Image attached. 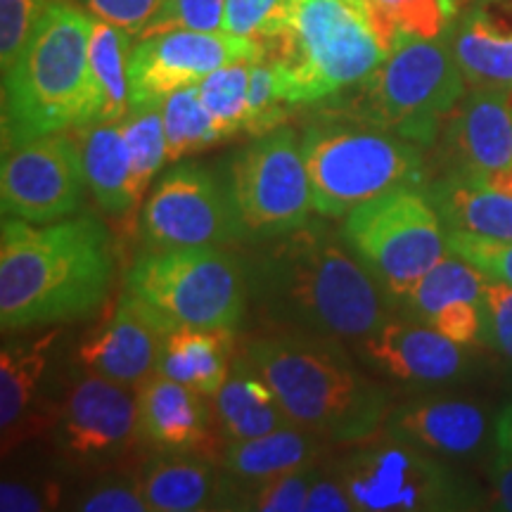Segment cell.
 I'll use <instances>...</instances> for the list:
<instances>
[{"label": "cell", "instance_id": "83f0119b", "mask_svg": "<svg viewBox=\"0 0 512 512\" xmlns=\"http://www.w3.org/2000/svg\"><path fill=\"white\" fill-rule=\"evenodd\" d=\"M131 34L93 17L88 64H91V112L88 124H121L131 110L128 55Z\"/></svg>", "mask_w": 512, "mask_h": 512}, {"label": "cell", "instance_id": "5b68a950", "mask_svg": "<svg viewBox=\"0 0 512 512\" xmlns=\"http://www.w3.org/2000/svg\"><path fill=\"white\" fill-rule=\"evenodd\" d=\"M259 43L290 107L358 86L387 57L366 10L354 0H302L290 29Z\"/></svg>", "mask_w": 512, "mask_h": 512}, {"label": "cell", "instance_id": "74e56055", "mask_svg": "<svg viewBox=\"0 0 512 512\" xmlns=\"http://www.w3.org/2000/svg\"><path fill=\"white\" fill-rule=\"evenodd\" d=\"M53 0H0V67L15 64Z\"/></svg>", "mask_w": 512, "mask_h": 512}, {"label": "cell", "instance_id": "4fadbf2b", "mask_svg": "<svg viewBox=\"0 0 512 512\" xmlns=\"http://www.w3.org/2000/svg\"><path fill=\"white\" fill-rule=\"evenodd\" d=\"M88 188L81 147L64 133H50L3 152L0 207L3 216L53 223L74 216Z\"/></svg>", "mask_w": 512, "mask_h": 512}, {"label": "cell", "instance_id": "4dcf8cb0", "mask_svg": "<svg viewBox=\"0 0 512 512\" xmlns=\"http://www.w3.org/2000/svg\"><path fill=\"white\" fill-rule=\"evenodd\" d=\"M484 285L486 275L477 266L460 259L458 254L448 252L437 266H432L415 283L413 290L403 297L399 309L408 318L430 323L434 313H439L446 304L458 302V299L484 302Z\"/></svg>", "mask_w": 512, "mask_h": 512}, {"label": "cell", "instance_id": "b9f144b4", "mask_svg": "<svg viewBox=\"0 0 512 512\" xmlns=\"http://www.w3.org/2000/svg\"><path fill=\"white\" fill-rule=\"evenodd\" d=\"M83 10L140 38L164 10L166 0H79Z\"/></svg>", "mask_w": 512, "mask_h": 512}, {"label": "cell", "instance_id": "2e32d148", "mask_svg": "<svg viewBox=\"0 0 512 512\" xmlns=\"http://www.w3.org/2000/svg\"><path fill=\"white\" fill-rule=\"evenodd\" d=\"M178 328L166 313L126 290L110 318L79 344V361L88 373L138 389L157 373L166 337Z\"/></svg>", "mask_w": 512, "mask_h": 512}, {"label": "cell", "instance_id": "8d00e7d4", "mask_svg": "<svg viewBox=\"0 0 512 512\" xmlns=\"http://www.w3.org/2000/svg\"><path fill=\"white\" fill-rule=\"evenodd\" d=\"M287 102L280 95V81L273 62L266 57L252 60V72H249V110L245 131L252 136H264L283 124L287 117Z\"/></svg>", "mask_w": 512, "mask_h": 512}, {"label": "cell", "instance_id": "e575fe53", "mask_svg": "<svg viewBox=\"0 0 512 512\" xmlns=\"http://www.w3.org/2000/svg\"><path fill=\"white\" fill-rule=\"evenodd\" d=\"M318 467H302V470L285 472V475L264 479V482L245 484L238 482V505L235 510H259V512H304L306 498Z\"/></svg>", "mask_w": 512, "mask_h": 512}, {"label": "cell", "instance_id": "cb8c5ba5", "mask_svg": "<svg viewBox=\"0 0 512 512\" xmlns=\"http://www.w3.org/2000/svg\"><path fill=\"white\" fill-rule=\"evenodd\" d=\"M235 330L178 325L166 337L157 373L188 384L214 399L226 384L235 361Z\"/></svg>", "mask_w": 512, "mask_h": 512}, {"label": "cell", "instance_id": "d6a6232c", "mask_svg": "<svg viewBox=\"0 0 512 512\" xmlns=\"http://www.w3.org/2000/svg\"><path fill=\"white\" fill-rule=\"evenodd\" d=\"M119 128L128 152V162H131L133 188H136L138 197H143V190L155 181L164 162H169L162 102L131 105Z\"/></svg>", "mask_w": 512, "mask_h": 512}, {"label": "cell", "instance_id": "ba28073f", "mask_svg": "<svg viewBox=\"0 0 512 512\" xmlns=\"http://www.w3.org/2000/svg\"><path fill=\"white\" fill-rule=\"evenodd\" d=\"M126 290L188 328L235 330L249 306L245 256L219 245L150 247L128 268Z\"/></svg>", "mask_w": 512, "mask_h": 512}, {"label": "cell", "instance_id": "9c48e42d", "mask_svg": "<svg viewBox=\"0 0 512 512\" xmlns=\"http://www.w3.org/2000/svg\"><path fill=\"white\" fill-rule=\"evenodd\" d=\"M342 238L392 306L448 254L444 221L420 185H403L356 207L344 219Z\"/></svg>", "mask_w": 512, "mask_h": 512}, {"label": "cell", "instance_id": "8992f818", "mask_svg": "<svg viewBox=\"0 0 512 512\" xmlns=\"http://www.w3.org/2000/svg\"><path fill=\"white\" fill-rule=\"evenodd\" d=\"M299 143L313 211L323 219H342L384 192L422 183L420 147L368 121H320L306 128Z\"/></svg>", "mask_w": 512, "mask_h": 512}, {"label": "cell", "instance_id": "f35d334b", "mask_svg": "<svg viewBox=\"0 0 512 512\" xmlns=\"http://www.w3.org/2000/svg\"><path fill=\"white\" fill-rule=\"evenodd\" d=\"M448 252L477 266L486 278L512 285V240H486L475 235L446 230Z\"/></svg>", "mask_w": 512, "mask_h": 512}, {"label": "cell", "instance_id": "1f68e13d", "mask_svg": "<svg viewBox=\"0 0 512 512\" xmlns=\"http://www.w3.org/2000/svg\"><path fill=\"white\" fill-rule=\"evenodd\" d=\"M162 117L166 133V155L169 162L209 150L221 140L223 131L200 98V86H185L162 100Z\"/></svg>", "mask_w": 512, "mask_h": 512}, {"label": "cell", "instance_id": "681fc988", "mask_svg": "<svg viewBox=\"0 0 512 512\" xmlns=\"http://www.w3.org/2000/svg\"><path fill=\"white\" fill-rule=\"evenodd\" d=\"M460 176H463V174H460ZM467 178H470V176H467ZM472 181L482 183V185H486V188H491V190L505 192V195L512 197V162L508 166H503L501 171H494V174L472 178Z\"/></svg>", "mask_w": 512, "mask_h": 512}, {"label": "cell", "instance_id": "603a6c76", "mask_svg": "<svg viewBox=\"0 0 512 512\" xmlns=\"http://www.w3.org/2000/svg\"><path fill=\"white\" fill-rule=\"evenodd\" d=\"M211 401L221 437L226 441H245L285 427H299L245 354L235 356L226 384Z\"/></svg>", "mask_w": 512, "mask_h": 512}, {"label": "cell", "instance_id": "e0dca14e", "mask_svg": "<svg viewBox=\"0 0 512 512\" xmlns=\"http://www.w3.org/2000/svg\"><path fill=\"white\" fill-rule=\"evenodd\" d=\"M351 349L368 368L399 382L446 384L470 370V347L413 318H387L377 330L354 339Z\"/></svg>", "mask_w": 512, "mask_h": 512}, {"label": "cell", "instance_id": "7bdbcfd3", "mask_svg": "<svg viewBox=\"0 0 512 512\" xmlns=\"http://www.w3.org/2000/svg\"><path fill=\"white\" fill-rule=\"evenodd\" d=\"M74 508L86 512H152L140 479L133 482L128 477L105 479L88 494H83Z\"/></svg>", "mask_w": 512, "mask_h": 512}, {"label": "cell", "instance_id": "f546056e", "mask_svg": "<svg viewBox=\"0 0 512 512\" xmlns=\"http://www.w3.org/2000/svg\"><path fill=\"white\" fill-rule=\"evenodd\" d=\"M470 0H361L387 55L408 38H441Z\"/></svg>", "mask_w": 512, "mask_h": 512}, {"label": "cell", "instance_id": "4316f807", "mask_svg": "<svg viewBox=\"0 0 512 512\" xmlns=\"http://www.w3.org/2000/svg\"><path fill=\"white\" fill-rule=\"evenodd\" d=\"M323 444L325 439H320L318 434L302 427H285V430L261 434L254 439L226 441L221 465L238 482L256 484L316 465L318 456L323 453Z\"/></svg>", "mask_w": 512, "mask_h": 512}, {"label": "cell", "instance_id": "c3c4849f", "mask_svg": "<svg viewBox=\"0 0 512 512\" xmlns=\"http://www.w3.org/2000/svg\"><path fill=\"white\" fill-rule=\"evenodd\" d=\"M498 451H512V401L505 403L494 425Z\"/></svg>", "mask_w": 512, "mask_h": 512}, {"label": "cell", "instance_id": "9a60e30c", "mask_svg": "<svg viewBox=\"0 0 512 512\" xmlns=\"http://www.w3.org/2000/svg\"><path fill=\"white\" fill-rule=\"evenodd\" d=\"M57 451L74 463H107L136 444L138 394L105 377L86 373L74 382L55 420Z\"/></svg>", "mask_w": 512, "mask_h": 512}, {"label": "cell", "instance_id": "ab89813d", "mask_svg": "<svg viewBox=\"0 0 512 512\" xmlns=\"http://www.w3.org/2000/svg\"><path fill=\"white\" fill-rule=\"evenodd\" d=\"M228 0H166L164 10L143 36L169 29L223 31ZM140 36V38H143Z\"/></svg>", "mask_w": 512, "mask_h": 512}, {"label": "cell", "instance_id": "277c9868", "mask_svg": "<svg viewBox=\"0 0 512 512\" xmlns=\"http://www.w3.org/2000/svg\"><path fill=\"white\" fill-rule=\"evenodd\" d=\"M93 15L53 0L15 64L3 74V152L86 126L91 112Z\"/></svg>", "mask_w": 512, "mask_h": 512}, {"label": "cell", "instance_id": "bcb514c9", "mask_svg": "<svg viewBox=\"0 0 512 512\" xmlns=\"http://www.w3.org/2000/svg\"><path fill=\"white\" fill-rule=\"evenodd\" d=\"M306 510L309 512H349L354 510V503L344 489L342 479L335 470L330 475H323V472H316L313 477L309 498H306Z\"/></svg>", "mask_w": 512, "mask_h": 512}, {"label": "cell", "instance_id": "7402d4cb", "mask_svg": "<svg viewBox=\"0 0 512 512\" xmlns=\"http://www.w3.org/2000/svg\"><path fill=\"white\" fill-rule=\"evenodd\" d=\"M382 432L437 456L463 458L482 448L489 418L477 403L437 396L389 408Z\"/></svg>", "mask_w": 512, "mask_h": 512}, {"label": "cell", "instance_id": "6da1fadb", "mask_svg": "<svg viewBox=\"0 0 512 512\" xmlns=\"http://www.w3.org/2000/svg\"><path fill=\"white\" fill-rule=\"evenodd\" d=\"M245 264L249 304L275 330L354 342L389 318L382 287L325 221L261 240Z\"/></svg>", "mask_w": 512, "mask_h": 512}, {"label": "cell", "instance_id": "3957f363", "mask_svg": "<svg viewBox=\"0 0 512 512\" xmlns=\"http://www.w3.org/2000/svg\"><path fill=\"white\" fill-rule=\"evenodd\" d=\"M302 430L358 444L382 430L389 396L358 370L342 339L297 330L254 337L242 351Z\"/></svg>", "mask_w": 512, "mask_h": 512}, {"label": "cell", "instance_id": "30bf717a", "mask_svg": "<svg viewBox=\"0 0 512 512\" xmlns=\"http://www.w3.org/2000/svg\"><path fill=\"white\" fill-rule=\"evenodd\" d=\"M335 465L344 489L361 512H439L475 508V494L437 453L384 432Z\"/></svg>", "mask_w": 512, "mask_h": 512}, {"label": "cell", "instance_id": "836d02e7", "mask_svg": "<svg viewBox=\"0 0 512 512\" xmlns=\"http://www.w3.org/2000/svg\"><path fill=\"white\" fill-rule=\"evenodd\" d=\"M249 72H252V60H235L214 69L207 79L197 83L202 102L226 138L245 131L249 110Z\"/></svg>", "mask_w": 512, "mask_h": 512}, {"label": "cell", "instance_id": "8fae6325", "mask_svg": "<svg viewBox=\"0 0 512 512\" xmlns=\"http://www.w3.org/2000/svg\"><path fill=\"white\" fill-rule=\"evenodd\" d=\"M230 197L247 240L261 242L311 221L313 195L302 143L290 126L256 136L230 162Z\"/></svg>", "mask_w": 512, "mask_h": 512}, {"label": "cell", "instance_id": "f907efd6", "mask_svg": "<svg viewBox=\"0 0 512 512\" xmlns=\"http://www.w3.org/2000/svg\"><path fill=\"white\" fill-rule=\"evenodd\" d=\"M354 3H361V0H354Z\"/></svg>", "mask_w": 512, "mask_h": 512}, {"label": "cell", "instance_id": "484cf974", "mask_svg": "<svg viewBox=\"0 0 512 512\" xmlns=\"http://www.w3.org/2000/svg\"><path fill=\"white\" fill-rule=\"evenodd\" d=\"M425 192L446 230L486 240H512V197L505 192L486 188L453 171L427 185Z\"/></svg>", "mask_w": 512, "mask_h": 512}, {"label": "cell", "instance_id": "7a4b0ae2", "mask_svg": "<svg viewBox=\"0 0 512 512\" xmlns=\"http://www.w3.org/2000/svg\"><path fill=\"white\" fill-rule=\"evenodd\" d=\"M114 278L112 238L93 216L29 223L3 216L0 328L74 323L105 304Z\"/></svg>", "mask_w": 512, "mask_h": 512}, {"label": "cell", "instance_id": "f1b7e54d", "mask_svg": "<svg viewBox=\"0 0 512 512\" xmlns=\"http://www.w3.org/2000/svg\"><path fill=\"white\" fill-rule=\"evenodd\" d=\"M81 155L88 190L110 214H124L140 197L119 124L81 126Z\"/></svg>", "mask_w": 512, "mask_h": 512}, {"label": "cell", "instance_id": "7c38bea8", "mask_svg": "<svg viewBox=\"0 0 512 512\" xmlns=\"http://www.w3.org/2000/svg\"><path fill=\"white\" fill-rule=\"evenodd\" d=\"M140 228L147 247H228L247 240L228 181L200 164H176L147 197Z\"/></svg>", "mask_w": 512, "mask_h": 512}, {"label": "cell", "instance_id": "d590c367", "mask_svg": "<svg viewBox=\"0 0 512 512\" xmlns=\"http://www.w3.org/2000/svg\"><path fill=\"white\" fill-rule=\"evenodd\" d=\"M302 0H228L223 31L249 38V41H266L290 29Z\"/></svg>", "mask_w": 512, "mask_h": 512}, {"label": "cell", "instance_id": "60d3db41", "mask_svg": "<svg viewBox=\"0 0 512 512\" xmlns=\"http://www.w3.org/2000/svg\"><path fill=\"white\" fill-rule=\"evenodd\" d=\"M484 344L512 363V285L486 278Z\"/></svg>", "mask_w": 512, "mask_h": 512}, {"label": "cell", "instance_id": "ee69618b", "mask_svg": "<svg viewBox=\"0 0 512 512\" xmlns=\"http://www.w3.org/2000/svg\"><path fill=\"white\" fill-rule=\"evenodd\" d=\"M484 302H470V299H458V302L446 304L439 313H434L427 325L439 330L441 335L453 339L463 347H477L484 344Z\"/></svg>", "mask_w": 512, "mask_h": 512}, {"label": "cell", "instance_id": "f6af8a7d", "mask_svg": "<svg viewBox=\"0 0 512 512\" xmlns=\"http://www.w3.org/2000/svg\"><path fill=\"white\" fill-rule=\"evenodd\" d=\"M57 503L55 486L17 482V479H3L0 484V510L3 512H41L53 510Z\"/></svg>", "mask_w": 512, "mask_h": 512}, {"label": "cell", "instance_id": "d4e9b609", "mask_svg": "<svg viewBox=\"0 0 512 512\" xmlns=\"http://www.w3.org/2000/svg\"><path fill=\"white\" fill-rule=\"evenodd\" d=\"M55 339L57 332L50 330L41 337L3 344L0 349V427L5 453L15 448L22 425L34 415Z\"/></svg>", "mask_w": 512, "mask_h": 512}, {"label": "cell", "instance_id": "d6986e66", "mask_svg": "<svg viewBox=\"0 0 512 512\" xmlns=\"http://www.w3.org/2000/svg\"><path fill=\"white\" fill-rule=\"evenodd\" d=\"M140 486L152 512L235 510L238 482L202 453L162 451L147 460Z\"/></svg>", "mask_w": 512, "mask_h": 512}, {"label": "cell", "instance_id": "52a82bcc", "mask_svg": "<svg viewBox=\"0 0 512 512\" xmlns=\"http://www.w3.org/2000/svg\"><path fill=\"white\" fill-rule=\"evenodd\" d=\"M467 88L448 34L408 38L361 83L356 114L425 150L437 143Z\"/></svg>", "mask_w": 512, "mask_h": 512}, {"label": "cell", "instance_id": "5bb4252c", "mask_svg": "<svg viewBox=\"0 0 512 512\" xmlns=\"http://www.w3.org/2000/svg\"><path fill=\"white\" fill-rule=\"evenodd\" d=\"M261 57V43L228 31L169 29L143 36L128 55L131 105L162 102L235 60Z\"/></svg>", "mask_w": 512, "mask_h": 512}, {"label": "cell", "instance_id": "ac0fdd59", "mask_svg": "<svg viewBox=\"0 0 512 512\" xmlns=\"http://www.w3.org/2000/svg\"><path fill=\"white\" fill-rule=\"evenodd\" d=\"M453 174L479 178L512 162V88H470L446 121Z\"/></svg>", "mask_w": 512, "mask_h": 512}, {"label": "cell", "instance_id": "7dc6e473", "mask_svg": "<svg viewBox=\"0 0 512 512\" xmlns=\"http://www.w3.org/2000/svg\"><path fill=\"white\" fill-rule=\"evenodd\" d=\"M489 479L494 508L512 512V451H498Z\"/></svg>", "mask_w": 512, "mask_h": 512}, {"label": "cell", "instance_id": "44dd1931", "mask_svg": "<svg viewBox=\"0 0 512 512\" xmlns=\"http://www.w3.org/2000/svg\"><path fill=\"white\" fill-rule=\"evenodd\" d=\"M448 41L470 88H512V0H470Z\"/></svg>", "mask_w": 512, "mask_h": 512}, {"label": "cell", "instance_id": "ffe728a7", "mask_svg": "<svg viewBox=\"0 0 512 512\" xmlns=\"http://www.w3.org/2000/svg\"><path fill=\"white\" fill-rule=\"evenodd\" d=\"M140 434L159 451H190L214 456L209 396L188 384L155 373L138 387Z\"/></svg>", "mask_w": 512, "mask_h": 512}]
</instances>
